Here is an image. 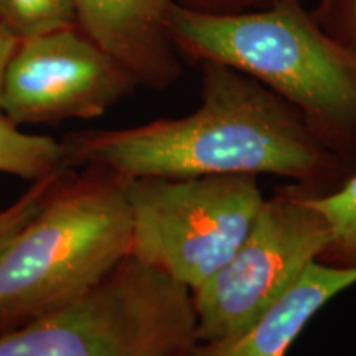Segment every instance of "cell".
<instances>
[{
  "label": "cell",
  "mask_w": 356,
  "mask_h": 356,
  "mask_svg": "<svg viewBox=\"0 0 356 356\" xmlns=\"http://www.w3.org/2000/svg\"><path fill=\"white\" fill-rule=\"evenodd\" d=\"M200 65L202 101L193 113L70 134L66 167H102L129 178L274 175L317 193L337 188L353 172L270 89L226 65Z\"/></svg>",
  "instance_id": "cell-1"
},
{
  "label": "cell",
  "mask_w": 356,
  "mask_h": 356,
  "mask_svg": "<svg viewBox=\"0 0 356 356\" xmlns=\"http://www.w3.org/2000/svg\"><path fill=\"white\" fill-rule=\"evenodd\" d=\"M170 32L178 51L241 71L282 97L356 167V61L299 0L246 13L173 2Z\"/></svg>",
  "instance_id": "cell-2"
},
{
  "label": "cell",
  "mask_w": 356,
  "mask_h": 356,
  "mask_svg": "<svg viewBox=\"0 0 356 356\" xmlns=\"http://www.w3.org/2000/svg\"><path fill=\"white\" fill-rule=\"evenodd\" d=\"M129 181L71 168L0 249V335L79 299L131 254Z\"/></svg>",
  "instance_id": "cell-3"
},
{
  "label": "cell",
  "mask_w": 356,
  "mask_h": 356,
  "mask_svg": "<svg viewBox=\"0 0 356 356\" xmlns=\"http://www.w3.org/2000/svg\"><path fill=\"white\" fill-rule=\"evenodd\" d=\"M188 287L129 254L71 304L0 335V356H191Z\"/></svg>",
  "instance_id": "cell-4"
},
{
  "label": "cell",
  "mask_w": 356,
  "mask_h": 356,
  "mask_svg": "<svg viewBox=\"0 0 356 356\" xmlns=\"http://www.w3.org/2000/svg\"><path fill=\"white\" fill-rule=\"evenodd\" d=\"M127 198L131 254L190 291L233 256L266 200L254 175L131 178Z\"/></svg>",
  "instance_id": "cell-5"
},
{
  "label": "cell",
  "mask_w": 356,
  "mask_h": 356,
  "mask_svg": "<svg viewBox=\"0 0 356 356\" xmlns=\"http://www.w3.org/2000/svg\"><path fill=\"white\" fill-rule=\"evenodd\" d=\"M312 193L293 185L264 200L233 256L191 291L200 341L246 330L320 259L328 228Z\"/></svg>",
  "instance_id": "cell-6"
},
{
  "label": "cell",
  "mask_w": 356,
  "mask_h": 356,
  "mask_svg": "<svg viewBox=\"0 0 356 356\" xmlns=\"http://www.w3.org/2000/svg\"><path fill=\"white\" fill-rule=\"evenodd\" d=\"M137 83L78 26L22 38L0 89V113L17 126L104 114Z\"/></svg>",
  "instance_id": "cell-7"
},
{
  "label": "cell",
  "mask_w": 356,
  "mask_h": 356,
  "mask_svg": "<svg viewBox=\"0 0 356 356\" xmlns=\"http://www.w3.org/2000/svg\"><path fill=\"white\" fill-rule=\"evenodd\" d=\"M175 0H73L76 26L113 56L137 86L165 89L181 63L170 32Z\"/></svg>",
  "instance_id": "cell-8"
},
{
  "label": "cell",
  "mask_w": 356,
  "mask_h": 356,
  "mask_svg": "<svg viewBox=\"0 0 356 356\" xmlns=\"http://www.w3.org/2000/svg\"><path fill=\"white\" fill-rule=\"evenodd\" d=\"M356 284V269L314 262L246 330L198 341L191 356H286L310 320L332 299Z\"/></svg>",
  "instance_id": "cell-9"
},
{
  "label": "cell",
  "mask_w": 356,
  "mask_h": 356,
  "mask_svg": "<svg viewBox=\"0 0 356 356\" xmlns=\"http://www.w3.org/2000/svg\"><path fill=\"white\" fill-rule=\"evenodd\" d=\"M66 167L63 142L26 134L0 113V172L38 181Z\"/></svg>",
  "instance_id": "cell-10"
},
{
  "label": "cell",
  "mask_w": 356,
  "mask_h": 356,
  "mask_svg": "<svg viewBox=\"0 0 356 356\" xmlns=\"http://www.w3.org/2000/svg\"><path fill=\"white\" fill-rule=\"evenodd\" d=\"M310 203L328 228V244L318 262L356 269V167L337 188L312 193Z\"/></svg>",
  "instance_id": "cell-11"
},
{
  "label": "cell",
  "mask_w": 356,
  "mask_h": 356,
  "mask_svg": "<svg viewBox=\"0 0 356 356\" xmlns=\"http://www.w3.org/2000/svg\"><path fill=\"white\" fill-rule=\"evenodd\" d=\"M0 22L20 40L76 26L73 0H0Z\"/></svg>",
  "instance_id": "cell-12"
},
{
  "label": "cell",
  "mask_w": 356,
  "mask_h": 356,
  "mask_svg": "<svg viewBox=\"0 0 356 356\" xmlns=\"http://www.w3.org/2000/svg\"><path fill=\"white\" fill-rule=\"evenodd\" d=\"M71 168H61L51 175L35 181L32 188L13 202L10 207L0 210V249L10 241L13 234L19 231L26 221L37 213L51 190L60 184V180L68 173Z\"/></svg>",
  "instance_id": "cell-13"
},
{
  "label": "cell",
  "mask_w": 356,
  "mask_h": 356,
  "mask_svg": "<svg viewBox=\"0 0 356 356\" xmlns=\"http://www.w3.org/2000/svg\"><path fill=\"white\" fill-rule=\"evenodd\" d=\"M314 17L356 61V0H323Z\"/></svg>",
  "instance_id": "cell-14"
},
{
  "label": "cell",
  "mask_w": 356,
  "mask_h": 356,
  "mask_svg": "<svg viewBox=\"0 0 356 356\" xmlns=\"http://www.w3.org/2000/svg\"><path fill=\"white\" fill-rule=\"evenodd\" d=\"M20 38L17 35H13L6 25L0 22V89H2L3 74H6L7 65L10 61V58L15 51L17 44H19Z\"/></svg>",
  "instance_id": "cell-15"
}]
</instances>
